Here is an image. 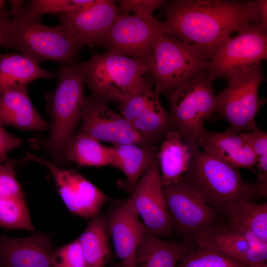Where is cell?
I'll use <instances>...</instances> for the list:
<instances>
[{"label": "cell", "mask_w": 267, "mask_h": 267, "mask_svg": "<svg viewBox=\"0 0 267 267\" xmlns=\"http://www.w3.org/2000/svg\"><path fill=\"white\" fill-rule=\"evenodd\" d=\"M166 34L211 54L224 39L249 26H267L266 0H173L163 6Z\"/></svg>", "instance_id": "cell-1"}, {"label": "cell", "mask_w": 267, "mask_h": 267, "mask_svg": "<svg viewBox=\"0 0 267 267\" xmlns=\"http://www.w3.org/2000/svg\"><path fill=\"white\" fill-rule=\"evenodd\" d=\"M10 2L12 18L1 46L16 50L38 64L50 60L77 64L76 57L84 45L70 28L62 23L45 26L26 13L23 0Z\"/></svg>", "instance_id": "cell-2"}, {"label": "cell", "mask_w": 267, "mask_h": 267, "mask_svg": "<svg viewBox=\"0 0 267 267\" xmlns=\"http://www.w3.org/2000/svg\"><path fill=\"white\" fill-rule=\"evenodd\" d=\"M188 146L191 157L181 180L224 220L232 205L254 200L238 169L201 150L196 144Z\"/></svg>", "instance_id": "cell-3"}, {"label": "cell", "mask_w": 267, "mask_h": 267, "mask_svg": "<svg viewBox=\"0 0 267 267\" xmlns=\"http://www.w3.org/2000/svg\"><path fill=\"white\" fill-rule=\"evenodd\" d=\"M80 65L91 95L107 103L123 101L149 73L147 60L133 58L109 49L92 54Z\"/></svg>", "instance_id": "cell-4"}, {"label": "cell", "mask_w": 267, "mask_h": 267, "mask_svg": "<svg viewBox=\"0 0 267 267\" xmlns=\"http://www.w3.org/2000/svg\"><path fill=\"white\" fill-rule=\"evenodd\" d=\"M147 63L154 90L159 95L208 71L210 58L199 46L165 33L155 44Z\"/></svg>", "instance_id": "cell-5"}, {"label": "cell", "mask_w": 267, "mask_h": 267, "mask_svg": "<svg viewBox=\"0 0 267 267\" xmlns=\"http://www.w3.org/2000/svg\"><path fill=\"white\" fill-rule=\"evenodd\" d=\"M58 73L57 87L48 97L51 122L45 145L52 156L60 161L68 142L81 121L86 80L80 64L62 66Z\"/></svg>", "instance_id": "cell-6"}, {"label": "cell", "mask_w": 267, "mask_h": 267, "mask_svg": "<svg viewBox=\"0 0 267 267\" xmlns=\"http://www.w3.org/2000/svg\"><path fill=\"white\" fill-rule=\"evenodd\" d=\"M208 71L185 84L164 92L175 130L187 145L196 142L205 129L204 123L215 112L217 94Z\"/></svg>", "instance_id": "cell-7"}, {"label": "cell", "mask_w": 267, "mask_h": 267, "mask_svg": "<svg viewBox=\"0 0 267 267\" xmlns=\"http://www.w3.org/2000/svg\"><path fill=\"white\" fill-rule=\"evenodd\" d=\"M227 86L217 94V119L226 120L237 133L258 129L256 117L266 100L259 95L265 80L262 62L227 78Z\"/></svg>", "instance_id": "cell-8"}, {"label": "cell", "mask_w": 267, "mask_h": 267, "mask_svg": "<svg viewBox=\"0 0 267 267\" xmlns=\"http://www.w3.org/2000/svg\"><path fill=\"white\" fill-rule=\"evenodd\" d=\"M165 203L174 229L183 241L195 246L198 239L221 227L226 221L181 180L162 186Z\"/></svg>", "instance_id": "cell-9"}, {"label": "cell", "mask_w": 267, "mask_h": 267, "mask_svg": "<svg viewBox=\"0 0 267 267\" xmlns=\"http://www.w3.org/2000/svg\"><path fill=\"white\" fill-rule=\"evenodd\" d=\"M213 80L238 73L267 58V26L253 24L222 41L209 56Z\"/></svg>", "instance_id": "cell-10"}, {"label": "cell", "mask_w": 267, "mask_h": 267, "mask_svg": "<svg viewBox=\"0 0 267 267\" xmlns=\"http://www.w3.org/2000/svg\"><path fill=\"white\" fill-rule=\"evenodd\" d=\"M165 33L162 22L153 16L118 14L96 45L147 61L155 44Z\"/></svg>", "instance_id": "cell-11"}, {"label": "cell", "mask_w": 267, "mask_h": 267, "mask_svg": "<svg viewBox=\"0 0 267 267\" xmlns=\"http://www.w3.org/2000/svg\"><path fill=\"white\" fill-rule=\"evenodd\" d=\"M20 162L32 161L45 167L51 174L58 193L69 212L84 219H89L100 212L110 199L94 184L72 169H64L47 159L25 153Z\"/></svg>", "instance_id": "cell-12"}, {"label": "cell", "mask_w": 267, "mask_h": 267, "mask_svg": "<svg viewBox=\"0 0 267 267\" xmlns=\"http://www.w3.org/2000/svg\"><path fill=\"white\" fill-rule=\"evenodd\" d=\"M108 103L92 95L84 96L81 125L78 132L97 140L113 145L134 144L149 146L146 139L119 113L110 109Z\"/></svg>", "instance_id": "cell-13"}, {"label": "cell", "mask_w": 267, "mask_h": 267, "mask_svg": "<svg viewBox=\"0 0 267 267\" xmlns=\"http://www.w3.org/2000/svg\"><path fill=\"white\" fill-rule=\"evenodd\" d=\"M128 199L149 233L172 237L174 223L165 203L158 160L140 178Z\"/></svg>", "instance_id": "cell-14"}, {"label": "cell", "mask_w": 267, "mask_h": 267, "mask_svg": "<svg viewBox=\"0 0 267 267\" xmlns=\"http://www.w3.org/2000/svg\"><path fill=\"white\" fill-rule=\"evenodd\" d=\"M106 215L109 236L121 267H134L136 249L149 233L146 227L129 199L114 205Z\"/></svg>", "instance_id": "cell-15"}, {"label": "cell", "mask_w": 267, "mask_h": 267, "mask_svg": "<svg viewBox=\"0 0 267 267\" xmlns=\"http://www.w3.org/2000/svg\"><path fill=\"white\" fill-rule=\"evenodd\" d=\"M52 238L35 231L23 238L0 235V267H53Z\"/></svg>", "instance_id": "cell-16"}, {"label": "cell", "mask_w": 267, "mask_h": 267, "mask_svg": "<svg viewBox=\"0 0 267 267\" xmlns=\"http://www.w3.org/2000/svg\"><path fill=\"white\" fill-rule=\"evenodd\" d=\"M118 15V6L115 1L94 0L89 6L75 14H59V16L61 23L70 28L84 46L96 45Z\"/></svg>", "instance_id": "cell-17"}, {"label": "cell", "mask_w": 267, "mask_h": 267, "mask_svg": "<svg viewBox=\"0 0 267 267\" xmlns=\"http://www.w3.org/2000/svg\"><path fill=\"white\" fill-rule=\"evenodd\" d=\"M203 151L237 169L252 170L257 158L240 133L228 128L221 132L205 130L196 142Z\"/></svg>", "instance_id": "cell-18"}, {"label": "cell", "mask_w": 267, "mask_h": 267, "mask_svg": "<svg viewBox=\"0 0 267 267\" xmlns=\"http://www.w3.org/2000/svg\"><path fill=\"white\" fill-rule=\"evenodd\" d=\"M27 85H17L0 95V125L25 131H45L49 127L32 104Z\"/></svg>", "instance_id": "cell-19"}, {"label": "cell", "mask_w": 267, "mask_h": 267, "mask_svg": "<svg viewBox=\"0 0 267 267\" xmlns=\"http://www.w3.org/2000/svg\"><path fill=\"white\" fill-rule=\"evenodd\" d=\"M112 148V166L120 170L126 177L118 181V185L130 196L140 178L158 160V149L154 145L134 144L113 145Z\"/></svg>", "instance_id": "cell-20"}, {"label": "cell", "mask_w": 267, "mask_h": 267, "mask_svg": "<svg viewBox=\"0 0 267 267\" xmlns=\"http://www.w3.org/2000/svg\"><path fill=\"white\" fill-rule=\"evenodd\" d=\"M195 246L184 241H164L148 233L138 246L134 267H176Z\"/></svg>", "instance_id": "cell-21"}, {"label": "cell", "mask_w": 267, "mask_h": 267, "mask_svg": "<svg viewBox=\"0 0 267 267\" xmlns=\"http://www.w3.org/2000/svg\"><path fill=\"white\" fill-rule=\"evenodd\" d=\"M158 162L162 186L180 181L185 173L191 153L176 130L169 133L158 149Z\"/></svg>", "instance_id": "cell-22"}, {"label": "cell", "mask_w": 267, "mask_h": 267, "mask_svg": "<svg viewBox=\"0 0 267 267\" xmlns=\"http://www.w3.org/2000/svg\"><path fill=\"white\" fill-rule=\"evenodd\" d=\"M58 76V72L47 70L22 54L0 52V95L17 85H27L37 79L55 78Z\"/></svg>", "instance_id": "cell-23"}, {"label": "cell", "mask_w": 267, "mask_h": 267, "mask_svg": "<svg viewBox=\"0 0 267 267\" xmlns=\"http://www.w3.org/2000/svg\"><path fill=\"white\" fill-rule=\"evenodd\" d=\"M109 237L107 215L100 212L90 219L78 238L87 267H105L112 256Z\"/></svg>", "instance_id": "cell-24"}, {"label": "cell", "mask_w": 267, "mask_h": 267, "mask_svg": "<svg viewBox=\"0 0 267 267\" xmlns=\"http://www.w3.org/2000/svg\"><path fill=\"white\" fill-rule=\"evenodd\" d=\"M66 160L79 167L112 166L113 149L86 134L76 132L68 142L63 153Z\"/></svg>", "instance_id": "cell-25"}, {"label": "cell", "mask_w": 267, "mask_h": 267, "mask_svg": "<svg viewBox=\"0 0 267 267\" xmlns=\"http://www.w3.org/2000/svg\"><path fill=\"white\" fill-rule=\"evenodd\" d=\"M195 246L218 250L242 263L250 248L241 229L227 222L199 238Z\"/></svg>", "instance_id": "cell-26"}, {"label": "cell", "mask_w": 267, "mask_h": 267, "mask_svg": "<svg viewBox=\"0 0 267 267\" xmlns=\"http://www.w3.org/2000/svg\"><path fill=\"white\" fill-rule=\"evenodd\" d=\"M132 124L152 145L162 141L169 133L175 130L169 113L159 97Z\"/></svg>", "instance_id": "cell-27"}, {"label": "cell", "mask_w": 267, "mask_h": 267, "mask_svg": "<svg viewBox=\"0 0 267 267\" xmlns=\"http://www.w3.org/2000/svg\"><path fill=\"white\" fill-rule=\"evenodd\" d=\"M227 222L248 230L267 240V202L257 204L241 202L232 205L225 217Z\"/></svg>", "instance_id": "cell-28"}, {"label": "cell", "mask_w": 267, "mask_h": 267, "mask_svg": "<svg viewBox=\"0 0 267 267\" xmlns=\"http://www.w3.org/2000/svg\"><path fill=\"white\" fill-rule=\"evenodd\" d=\"M159 97V95L154 90L152 78L148 73L143 77L134 91L119 103L120 113L132 123Z\"/></svg>", "instance_id": "cell-29"}, {"label": "cell", "mask_w": 267, "mask_h": 267, "mask_svg": "<svg viewBox=\"0 0 267 267\" xmlns=\"http://www.w3.org/2000/svg\"><path fill=\"white\" fill-rule=\"evenodd\" d=\"M0 226L34 232L25 197L0 198Z\"/></svg>", "instance_id": "cell-30"}, {"label": "cell", "mask_w": 267, "mask_h": 267, "mask_svg": "<svg viewBox=\"0 0 267 267\" xmlns=\"http://www.w3.org/2000/svg\"><path fill=\"white\" fill-rule=\"evenodd\" d=\"M181 267H246V266L218 250L196 246L181 261Z\"/></svg>", "instance_id": "cell-31"}, {"label": "cell", "mask_w": 267, "mask_h": 267, "mask_svg": "<svg viewBox=\"0 0 267 267\" xmlns=\"http://www.w3.org/2000/svg\"><path fill=\"white\" fill-rule=\"evenodd\" d=\"M94 0H32L24 5L29 16L41 21L44 14H75L89 6Z\"/></svg>", "instance_id": "cell-32"}, {"label": "cell", "mask_w": 267, "mask_h": 267, "mask_svg": "<svg viewBox=\"0 0 267 267\" xmlns=\"http://www.w3.org/2000/svg\"><path fill=\"white\" fill-rule=\"evenodd\" d=\"M52 264L53 267H87L78 238L54 250Z\"/></svg>", "instance_id": "cell-33"}, {"label": "cell", "mask_w": 267, "mask_h": 267, "mask_svg": "<svg viewBox=\"0 0 267 267\" xmlns=\"http://www.w3.org/2000/svg\"><path fill=\"white\" fill-rule=\"evenodd\" d=\"M15 165L11 161L0 163V198L25 197L16 178Z\"/></svg>", "instance_id": "cell-34"}, {"label": "cell", "mask_w": 267, "mask_h": 267, "mask_svg": "<svg viewBox=\"0 0 267 267\" xmlns=\"http://www.w3.org/2000/svg\"><path fill=\"white\" fill-rule=\"evenodd\" d=\"M118 14H130L142 16H151L156 9L163 7L166 0H119Z\"/></svg>", "instance_id": "cell-35"}, {"label": "cell", "mask_w": 267, "mask_h": 267, "mask_svg": "<svg viewBox=\"0 0 267 267\" xmlns=\"http://www.w3.org/2000/svg\"><path fill=\"white\" fill-rule=\"evenodd\" d=\"M22 140L5 131L0 125V163L7 161V154L19 146Z\"/></svg>", "instance_id": "cell-36"}, {"label": "cell", "mask_w": 267, "mask_h": 267, "mask_svg": "<svg viewBox=\"0 0 267 267\" xmlns=\"http://www.w3.org/2000/svg\"><path fill=\"white\" fill-rule=\"evenodd\" d=\"M10 19L5 8L0 9V45H2L7 34Z\"/></svg>", "instance_id": "cell-37"}, {"label": "cell", "mask_w": 267, "mask_h": 267, "mask_svg": "<svg viewBox=\"0 0 267 267\" xmlns=\"http://www.w3.org/2000/svg\"><path fill=\"white\" fill-rule=\"evenodd\" d=\"M246 267H267V262H264V263L258 264H255V265H252L246 266Z\"/></svg>", "instance_id": "cell-38"}, {"label": "cell", "mask_w": 267, "mask_h": 267, "mask_svg": "<svg viewBox=\"0 0 267 267\" xmlns=\"http://www.w3.org/2000/svg\"><path fill=\"white\" fill-rule=\"evenodd\" d=\"M4 2V0H0V9L5 8Z\"/></svg>", "instance_id": "cell-39"}]
</instances>
